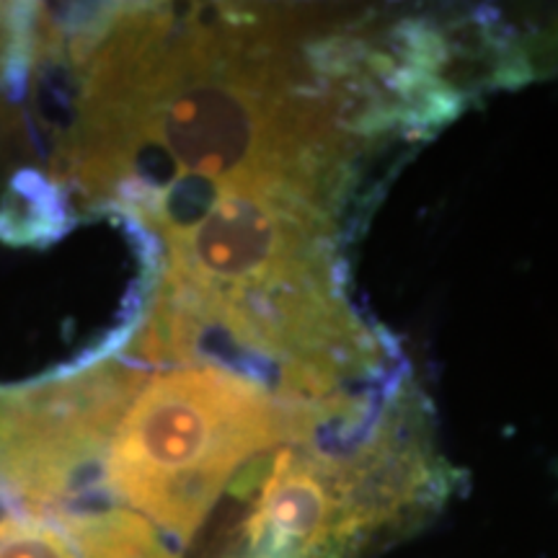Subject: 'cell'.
I'll list each match as a JSON object with an SVG mask.
<instances>
[{"mask_svg": "<svg viewBox=\"0 0 558 558\" xmlns=\"http://www.w3.org/2000/svg\"><path fill=\"white\" fill-rule=\"evenodd\" d=\"M445 492L418 403L396 396L341 445L318 442L316 427L256 460L205 558H360L414 527Z\"/></svg>", "mask_w": 558, "mask_h": 558, "instance_id": "obj_1", "label": "cell"}, {"mask_svg": "<svg viewBox=\"0 0 558 558\" xmlns=\"http://www.w3.org/2000/svg\"><path fill=\"white\" fill-rule=\"evenodd\" d=\"M318 409L222 365L143 383L104 452L99 476L160 535L190 541L256 460L318 427Z\"/></svg>", "mask_w": 558, "mask_h": 558, "instance_id": "obj_2", "label": "cell"}, {"mask_svg": "<svg viewBox=\"0 0 558 558\" xmlns=\"http://www.w3.org/2000/svg\"><path fill=\"white\" fill-rule=\"evenodd\" d=\"M140 367L107 362L75 380L0 393V481L32 507H58L99 476L124 409L143 388Z\"/></svg>", "mask_w": 558, "mask_h": 558, "instance_id": "obj_3", "label": "cell"}, {"mask_svg": "<svg viewBox=\"0 0 558 558\" xmlns=\"http://www.w3.org/2000/svg\"><path fill=\"white\" fill-rule=\"evenodd\" d=\"M11 9L13 5H0V73L9 65V58L16 52L19 45L21 13Z\"/></svg>", "mask_w": 558, "mask_h": 558, "instance_id": "obj_4", "label": "cell"}]
</instances>
